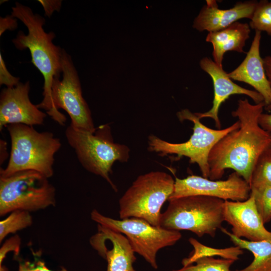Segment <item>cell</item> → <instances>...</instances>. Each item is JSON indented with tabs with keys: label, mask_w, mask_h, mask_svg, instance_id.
I'll use <instances>...</instances> for the list:
<instances>
[{
	"label": "cell",
	"mask_w": 271,
	"mask_h": 271,
	"mask_svg": "<svg viewBox=\"0 0 271 271\" xmlns=\"http://www.w3.org/2000/svg\"><path fill=\"white\" fill-rule=\"evenodd\" d=\"M263 102L251 104L239 99L232 116L238 118L239 126L222 138L211 150L209 157V179H221L226 169H232L249 184L252 170L260 156L271 148V133L258 123Z\"/></svg>",
	"instance_id": "6da1fadb"
},
{
	"label": "cell",
	"mask_w": 271,
	"mask_h": 271,
	"mask_svg": "<svg viewBox=\"0 0 271 271\" xmlns=\"http://www.w3.org/2000/svg\"><path fill=\"white\" fill-rule=\"evenodd\" d=\"M12 9L11 16L22 22L28 31L27 35L22 31L19 32L12 42L20 50H29L31 62L44 78V98L36 105L39 109L45 110L58 124L64 125L66 117L54 107L52 96L53 82L55 79L59 78L62 73V49L52 42L55 34L44 31L43 26L45 20L44 18L34 14L31 8L18 2Z\"/></svg>",
	"instance_id": "7a4b0ae2"
},
{
	"label": "cell",
	"mask_w": 271,
	"mask_h": 271,
	"mask_svg": "<svg viewBox=\"0 0 271 271\" xmlns=\"http://www.w3.org/2000/svg\"><path fill=\"white\" fill-rule=\"evenodd\" d=\"M6 127L11 148L8 164L5 168H1L0 176L33 170L51 177L54 156L61 146L60 139L51 132H39L33 126L23 124H9Z\"/></svg>",
	"instance_id": "3957f363"
},
{
	"label": "cell",
	"mask_w": 271,
	"mask_h": 271,
	"mask_svg": "<svg viewBox=\"0 0 271 271\" xmlns=\"http://www.w3.org/2000/svg\"><path fill=\"white\" fill-rule=\"evenodd\" d=\"M65 137L82 167L104 179L117 191L110 178L112 167L116 161L127 162L130 150L126 146L114 142L109 124L99 126L93 132L77 130L69 125Z\"/></svg>",
	"instance_id": "277c9868"
},
{
	"label": "cell",
	"mask_w": 271,
	"mask_h": 271,
	"mask_svg": "<svg viewBox=\"0 0 271 271\" xmlns=\"http://www.w3.org/2000/svg\"><path fill=\"white\" fill-rule=\"evenodd\" d=\"M165 211L161 215L159 226L179 231H190L198 237L205 234L214 237L222 228L224 200L202 195L169 199Z\"/></svg>",
	"instance_id": "5b68a950"
},
{
	"label": "cell",
	"mask_w": 271,
	"mask_h": 271,
	"mask_svg": "<svg viewBox=\"0 0 271 271\" xmlns=\"http://www.w3.org/2000/svg\"><path fill=\"white\" fill-rule=\"evenodd\" d=\"M170 174L152 171L139 176L119 200L120 219L138 218L159 226L161 209L174 189Z\"/></svg>",
	"instance_id": "8992f818"
},
{
	"label": "cell",
	"mask_w": 271,
	"mask_h": 271,
	"mask_svg": "<svg viewBox=\"0 0 271 271\" xmlns=\"http://www.w3.org/2000/svg\"><path fill=\"white\" fill-rule=\"evenodd\" d=\"M177 116L181 121L187 120L193 123L190 139L184 143H172L151 134L148 138V150L161 156L175 155L178 159L187 157L190 164L198 165L202 177L209 178L208 157L211 150L222 138L239 127V121L223 129H214L203 124L195 113L188 109L178 111Z\"/></svg>",
	"instance_id": "52a82bcc"
},
{
	"label": "cell",
	"mask_w": 271,
	"mask_h": 271,
	"mask_svg": "<svg viewBox=\"0 0 271 271\" xmlns=\"http://www.w3.org/2000/svg\"><path fill=\"white\" fill-rule=\"evenodd\" d=\"M47 177L33 170L0 176V216L17 210L29 212L56 205V190Z\"/></svg>",
	"instance_id": "ba28073f"
},
{
	"label": "cell",
	"mask_w": 271,
	"mask_h": 271,
	"mask_svg": "<svg viewBox=\"0 0 271 271\" xmlns=\"http://www.w3.org/2000/svg\"><path fill=\"white\" fill-rule=\"evenodd\" d=\"M90 217L97 224L125 235L134 252L155 269L158 268L156 257L158 251L173 245L182 237L179 231L154 226L140 218L115 219L102 215L96 209L91 211Z\"/></svg>",
	"instance_id": "9c48e42d"
},
{
	"label": "cell",
	"mask_w": 271,
	"mask_h": 271,
	"mask_svg": "<svg viewBox=\"0 0 271 271\" xmlns=\"http://www.w3.org/2000/svg\"><path fill=\"white\" fill-rule=\"evenodd\" d=\"M62 79L56 78L52 86V96L54 107L64 109L71 119L74 128L94 132L96 127L90 110L82 96L80 82L71 56L65 50L62 53Z\"/></svg>",
	"instance_id": "30bf717a"
},
{
	"label": "cell",
	"mask_w": 271,
	"mask_h": 271,
	"mask_svg": "<svg viewBox=\"0 0 271 271\" xmlns=\"http://www.w3.org/2000/svg\"><path fill=\"white\" fill-rule=\"evenodd\" d=\"M250 191L249 184L234 171L225 180H213L192 175L184 179L176 177L174 191L169 200L202 195L224 201H243L249 197Z\"/></svg>",
	"instance_id": "8fae6325"
},
{
	"label": "cell",
	"mask_w": 271,
	"mask_h": 271,
	"mask_svg": "<svg viewBox=\"0 0 271 271\" xmlns=\"http://www.w3.org/2000/svg\"><path fill=\"white\" fill-rule=\"evenodd\" d=\"M30 82H19L15 87H6L0 95V130L12 124L31 126L43 124L47 115L33 104L29 96Z\"/></svg>",
	"instance_id": "7c38bea8"
},
{
	"label": "cell",
	"mask_w": 271,
	"mask_h": 271,
	"mask_svg": "<svg viewBox=\"0 0 271 271\" xmlns=\"http://www.w3.org/2000/svg\"><path fill=\"white\" fill-rule=\"evenodd\" d=\"M223 216L235 236L251 241L271 240V232L264 227L253 196L250 194L243 201H224Z\"/></svg>",
	"instance_id": "4fadbf2b"
},
{
	"label": "cell",
	"mask_w": 271,
	"mask_h": 271,
	"mask_svg": "<svg viewBox=\"0 0 271 271\" xmlns=\"http://www.w3.org/2000/svg\"><path fill=\"white\" fill-rule=\"evenodd\" d=\"M201 68L211 78L214 88V97L211 108L205 112L195 113L199 119L211 118L215 126L220 129L221 124L218 116L221 104L233 95H245L250 97L255 104L263 102L262 96L255 90L242 87L233 82L227 73L209 57H204L200 63Z\"/></svg>",
	"instance_id": "5bb4252c"
},
{
	"label": "cell",
	"mask_w": 271,
	"mask_h": 271,
	"mask_svg": "<svg viewBox=\"0 0 271 271\" xmlns=\"http://www.w3.org/2000/svg\"><path fill=\"white\" fill-rule=\"evenodd\" d=\"M90 243L106 260V271H136L135 252L123 234L98 224L97 232L90 238Z\"/></svg>",
	"instance_id": "9a60e30c"
},
{
	"label": "cell",
	"mask_w": 271,
	"mask_h": 271,
	"mask_svg": "<svg viewBox=\"0 0 271 271\" xmlns=\"http://www.w3.org/2000/svg\"><path fill=\"white\" fill-rule=\"evenodd\" d=\"M261 32L255 31L249 50L242 62L235 69L227 73L232 80L242 82L251 86L263 98L267 110L271 106V86L260 54Z\"/></svg>",
	"instance_id": "2e32d148"
},
{
	"label": "cell",
	"mask_w": 271,
	"mask_h": 271,
	"mask_svg": "<svg viewBox=\"0 0 271 271\" xmlns=\"http://www.w3.org/2000/svg\"><path fill=\"white\" fill-rule=\"evenodd\" d=\"M194 19L193 28L208 32L222 30L242 19H251L256 6V1L238 2L231 8L220 9L215 1H206Z\"/></svg>",
	"instance_id": "e0dca14e"
},
{
	"label": "cell",
	"mask_w": 271,
	"mask_h": 271,
	"mask_svg": "<svg viewBox=\"0 0 271 271\" xmlns=\"http://www.w3.org/2000/svg\"><path fill=\"white\" fill-rule=\"evenodd\" d=\"M250 33L249 24L238 21L222 30L208 32L206 41L212 45L213 60L222 67V61L226 52H244L243 48L250 37Z\"/></svg>",
	"instance_id": "ac0fdd59"
},
{
	"label": "cell",
	"mask_w": 271,
	"mask_h": 271,
	"mask_svg": "<svg viewBox=\"0 0 271 271\" xmlns=\"http://www.w3.org/2000/svg\"><path fill=\"white\" fill-rule=\"evenodd\" d=\"M220 229L235 246L250 251L254 256L253 261L247 267L233 271H271V240L248 241L235 236L225 228Z\"/></svg>",
	"instance_id": "d6986e66"
},
{
	"label": "cell",
	"mask_w": 271,
	"mask_h": 271,
	"mask_svg": "<svg viewBox=\"0 0 271 271\" xmlns=\"http://www.w3.org/2000/svg\"><path fill=\"white\" fill-rule=\"evenodd\" d=\"M189 241L193 246L194 250L191 255L182 260L183 266L193 263L197 259L203 257L219 256L223 258L234 260L238 259V256L243 251L239 247L235 246L225 248H214L203 245L194 238H190Z\"/></svg>",
	"instance_id": "ffe728a7"
},
{
	"label": "cell",
	"mask_w": 271,
	"mask_h": 271,
	"mask_svg": "<svg viewBox=\"0 0 271 271\" xmlns=\"http://www.w3.org/2000/svg\"><path fill=\"white\" fill-rule=\"evenodd\" d=\"M249 186L250 190L271 186V148L263 152L258 159L252 170Z\"/></svg>",
	"instance_id": "44dd1931"
},
{
	"label": "cell",
	"mask_w": 271,
	"mask_h": 271,
	"mask_svg": "<svg viewBox=\"0 0 271 271\" xmlns=\"http://www.w3.org/2000/svg\"><path fill=\"white\" fill-rule=\"evenodd\" d=\"M32 223L30 212L20 210L11 212L7 217L0 221V242L9 234L26 228Z\"/></svg>",
	"instance_id": "7402d4cb"
},
{
	"label": "cell",
	"mask_w": 271,
	"mask_h": 271,
	"mask_svg": "<svg viewBox=\"0 0 271 271\" xmlns=\"http://www.w3.org/2000/svg\"><path fill=\"white\" fill-rule=\"evenodd\" d=\"M249 26L255 31L265 32L271 37V1H257Z\"/></svg>",
	"instance_id": "603a6c76"
},
{
	"label": "cell",
	"mask_w": 271,
	"mask_h": 271,
	"mask_svg": "<svg viewBox=\"0 0 271 271\" xmlns=\"http://www.w3.org/2000/svg\"><path fill=\"white\" fill-rule=\"evenodd\" d=\"M235 260L214 257H203L193 263L174 271H230V267Z\"/></svg>",
	"instance_id": "cb8c5ba5"
},
{
	"label": "cell",
	"mask_w": 271,
	"mask_h": 271,
	"mask_svg": "<svg viewBox=\"0 0 271 271\" xmlns=\"http://www.w3.org/2000/svg\"><path fill=\"white\" fill-rule=\"evenodd\" d=\"M253 196L257 210L264 224L271 220V186L251 190Z\"/></svg>",
	"instance_id": "d4e9b609"
},
{
	"label": "cell",
	"mask_w": 271,
	"mask_h": 271,
	"mask_svg": "<svg viewBox=\"0 0 271 271\" xmlns=\"http://www.w3.org/2000/svg\"><path fill=\"white\" fill-rule=\"evenodd\" d=\"M21 238L19 235H16L7 240L0 249V271H8L7 268L3 265V261L7 254L10 251L15 252L18 255L21 246Z\"/></svg>",
	"instance_id": "484cf974"
},
{
	"label": "cell",
	"mask_w": 271,
	"mask_h": 271,
	"mask_svg": "<svg viewBox=\"0 0 271 271\" xmlns=\"http://www.w3.org/2000/svg\"><path fill=\"white\" fill-rule=\"evenodd\" d=\"M18 271H55L49 268L45 262L41 260H37L33 262L28 260L21 261L19 263ZM68 271L62 267L59 270Z\"/></svg>",
	"instance_id": "4316f807"
},
{
	"label": "cell",
	"mask_w": 271,
	"mask_h": 271,
	"mask_svg": "<svg viewBox=\"0 0 271 271\" xmlns=\"http://www.w3.org/2000/svg\"><path fill=\"white\" fill-rule=\"evenodd\" d=\"M19 78L13 76L8 71L0 53V84L5 85L7 87L11 88L17 85L20 81Z\"/></svg>",
	"instance_id": "83f0119b"
},
{
	"label": "cell",
	"mask_w": 271,
	"mask_h": 271,
	"mask_svg": "<svg viewBox=\"0 0 271 271\" xmlns=\"http://www.w3.org/2000/svg\"><path fill=\"white\" fill-rule=\"evenodd\" d=\"M43 6L45 16L50 18L54 11L59 12L61 7L62 1L59 0H39Z\"/></svg>",
	"instance_id": "f1b7e54d"
},
{
	"label": "cell",
	"mask_w": 271,
	"mask_h": 271,
	"mask_svg": "<svg viewBox=\"0 0 271 271\" xmlns=\"http://www.w3.org/2000/svg\"><path fill=\"white\" fill-rule=\"evenodd\" d=\"M0 22L1 36L7 30L12 31L17 28V19L11 16L6 18H1Z\"/></svg>",
	"instance_id": "f546056e"
},
{
	"label": "cell",
	"mask_w": 271,
	"mask_h": 271,
	"mask_svg": "<svg viewBox=\"0 0 271 271\" xmlns=\"http://www.w3.org/2000/svg\"><path fill=\"white\" fill-rule=\"evenodd\" d=\"M258 123L264 130L271 133V114L262 113L258 118Z\"/></svg>",
	"instance_id": "4dcf8cb0"
},
{
	"label": "cell",
	"mask_w": 271,
	"mask_h": 271,
	"mask_svg": "<svg viewBox=\"0 0 271 271\" xmlns=\"http://www.w3.org/2000/svg\"><path fill=\"white\" fill-rule=\"evenodd\" d=\"M263 61L265 73L271 86V56H266L263 58ZM266 111H271V106Z\"/></svg>",
	"instance_id": "1f68e13d"
},
{
	"label": "cell",
	"mask_w": 271,
	"mask_h": 271,
	"mask_svg": "<svg viewBox=\"0 0 271 271\" xmlns=\"http://www.w3.org/2000/svg\"><path fill=\"white\" fill-rule=\"evenodd\" d=\"M7 143L3 140H0V149H1V156H0V163L3 164L5 161L7 159L8 156V153L7 152Z\"/></svg>",
	"instance_id": "d6a6232c"
}]
</instances>
